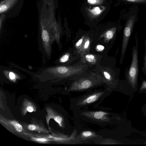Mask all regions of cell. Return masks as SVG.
<instances>
[{"label":"cell","instance_id":"obj_1","mask_svg":"<svg viewBox=\"0 0 146 146\" xmlns=\"http://www.w3.org/2000/svg\"><path fill=\"white\" fill-rule=\"evenodd\" d=\"M69 80L70 82L67 90L70 92L88 91L105 84L96 72L88 74L85 72Z\"/></svg>","mask_w":146,"mask_h":146},{"label":"cell","instance_id":"obj_2","mask_svg":"<svg viewBox=\"0 0 146 146\" xmlns=\"http://www.w3.org/2000/svg\"><path fill=\"white\" fill-rule=\"evenodd\" d=\"M107 88L103 90H90L84 94L71 100V108L72 110L79 111L82 109L85 110L89 106L99 104L108 96L110 92Z\"/></svg>","mask_w":146,"mask_h":146},{"label":"cell","instance_id":"obj_3","mask_svg":"<svg viewBox=\"0 0 146 146\" xmlns=\"http://www.w3.org/2000/svg\"><path fill=\"white\" fill-rule=\"evenodd\" d=\"M78 111L83 119L94 123L108 124L111 121L110 114L108 112L87 111V110Z\"/></svg>","mask_w":146,"mask_h":146},{"label":"cell","instance_id":"obj_4","mask_svg":"<svg viewBox=\"0 0 146 146\" xmlns=\"http://www.w3.org/2000/svg\"><path fill=\"white\" fill-rule=\"evenodd\" d=\"M136 38V45L133 50L132 62L127 74L128 79L133 84L136 83L138 72V42L137 38Z\"/></svg>","mask_w":146,"mask_h":146},{"label":"cell","instance_id":"obj_5","mask_svg":"<svg viewBox=\"0 0 146 146\" xmlns=\"http://www.w3.org/2000/svg\"><path fill=\"white\" fill-rule=\"evenodd\" d=\"M135 16H132L128 20L124 29L122 45L120 63L123 61L135 21Z\"/></svg>","mask_w":146,"mask_h":146},{"label":"cell","instance_id":"obj_6","mask_svg":"<svg viewBox=\"0 0 146 146\" xmlns=\"http://www.w3.org/2000/svg\"><path fill=\"white\" fill-rule=\"evenodd\" d=\"M76 138L79 143L83 141H87L99 137L96 133L90 130H85L81 132Z\"/></svg>","mask_w":146,"mask_h":146},{"label":"cell","instance_id":"obj_7","mask_svg":"<svg viewBox=\"0 0 146 146\" xmlns=\"http://www.w3.org/2000/svg\"><path fill=\"white\" fill-rule=\"evenodd\" d=\"M2 122L7 127H9V129L11 130L12 132L20 134L24 132V129L22 125L16 121L5 120Z\"/></svg>","mask_w":146,"mask_h":146},{"label":"cell","instance_id":"obj_8","mask_svg":"<svg viewBox=\"0 0 146 146\" xmlns=\"http://www.w3.org/2000/svg\"><path fill=\"white\" fill-rule=\"evenodd\" d=\"M19 0H4L1 1L0 14L6 13L11 9L16 4Z\"/></svg>","mask_w":146,"mask_h":146},{"label":"cell","instance_id":"obj_9","mask_svg":"<svg viewBox=\"0 0 146 146\" xmlns=\"http://www.w3.org/2000/svg\"><path fill=\"white\" fill-rule=\"evenodd\" d=\"M90 38L88 37L85 36L81 47L77 52L79 54L80 53L82 58V60L83 62V63L85 62L84 56L89 52L90 46Z\"/></svg>","mask_w":146,"mask_h":146},{"label":"cell","instance_id":"obj_10","mask_svg":"<svg viewBox=\"0 0 146 146\" xmlns=\"http://www.w3.org/2000/svg\"><path fill=\"white\" fill-rule=\"evenodd\" d=\"M106 8L104 6H96L92 9L87 8L89 15L91 17L96 18L100 15L105 10Z\"/></svg>","mask_w":146,"mask_h":146},{"label":"cell","instance_id":"obj_11","mask_svg":"<svg viewBox=\"0 0 146 146\" xmlns=\"http://www.w3.org/2000/svg\"><path fill=\"white\" fill-rule=\"evenodd\" d=\"M27 130L30 131H35L39 132L48 133L45 129L41 127L39 125L36 124H31L28 125L26 127Z\"/></svg>","mask_w":146,"mask_h":146},{"label":"cell","instance_id":"obj_12","mask_svg":"<svg viewBox=\"0 0 146 146\" xmlns=\"http://www.w3.org/2000/svg\"><path fill=\"white\" fill-rule=\"evenodd\" d=\"M86 61L92 64L96 63L99 60V57L98 56L92 54H86L84 56Z\"/></svg>","mask_w":146,"mask_h":146},{"label":"cell","instance_id":"obj_13","mask_svg":"<svg viewBox=\"0 0 146 146\" xmlns=\"http://www.w3.org/2000/svg\"><path fill=\"white\" fill-rule=\"evenodd\" d=\"M116 28H112L107 30L104 34V36L107 40H110L113 37L115 32Z\"/></svg>","mask_w":146,"mask_h":146},{"label":"cell","instance_id":"obj_14","mask_svg":"<svg viewBox=\"0 0 146 146\" xmlns=\"http://www.w3.org/2000/svg\"><path fill=\"white\" fill-rule=\"evenodd\" d=\"M24 111L26 112L28 111L29 112H32L35 110V106L32 103H27L26 104L25 106H24Z\"/></svg>","mask_w":146,"mask_h":146},{"label":"cell","instance_id":"obj_15","mask_svg":"<svg viewBox=\"0 0 146 146\" xmlns=\"http://www.w3.org/2000/svg\"><path fill=\"white\" fill-rule=\"evenodd\" d=\"M87 3L90 5H100L103 4L105 0H87Z\"/></svg>","mask_w":146,"mask_h":146},{"label":"cell","instance_id":"obj_16","mask_svg":"<svg viewBox=\"0 0 146 146\" xmlns=\"http://www.w3.org/2000/svg\"><path fill=\"white\" fill-rule=\"evenodd\" d=\"M85 36H83L75 44V47L77 52L80 49L83 43Z\"/></svg>","mask_w":146,"mask_h":146},{"label":"cell","instance_id":"obj_17","mask_svg":"<svg viewBox=\"0 0 146 146\" xmlns=\"http://www.w3.org/2000/svg\"><path fill=\"white\" fill-rule=\"evenodd\" d=\"M70 55V54L69 53L65 54L60 58V61L63 63L66 62L69 60Z\"/></svg>","mask_w":146,"mask_h":146},{"label":"cell","instance_id":"obj_18","mask_svg":"<svg viewBox=\"0 0 146 146\" xmlns=\"http://www.w3.org/2000/svg\"><path fill=\"white\" fill-rule=\"evenodd\" d=\"M5 15L4 14L1 15L0 17V30L1 27L2 23L5 19Z\"/></svg>","mask_w":146,"mask_h":146},{"label":"cell","instance_id":"obj_19","mask_svg":"<svg viewBox=\"0 0 146 146\" xmlns=\"http://www.w3.org/2000/svg\"><path fill=\"white\" fill-rule=\"evenodd\" d=\"M32 139L35 141L40 142H46L48 141V139L44 138H39L33 137Z\"/></svg>","mask_w":146,"mask_h":146},{"label":"cell","instance_id":"obj_20","mask_svg":"<svg viewBox=\"0 0 146 146\" xmlns=\"http://www.w3.org/2000/svg\"><path fill=\"white\" fill-rule=\"evenodd\" d=\"M127 1L137 2V3H143L146 1V0H123Z\"/></svg>","mask_w":146,"mask_h":146},{"label":"cell","instance_id":"obj_21","mask_svg":"<svg viewBox=\"0 0 146 146\" xmlns=\"http://www.w3.org/2000/svg\"><path fill=\"white\" fill-rule=\"evenodd\" d=\"M97 49L99 51H101L104 49V47L101 45H98L96 46Z\"/></svg>","mask_w":146,"mask_h":146},{"label":"cell","instance_id":"obj_22","mask_svg":"<svg viewBox=\"0 0 146 146\" xmlns=\"http://www.w3.org/2000/svg\"><path fill=\"white\" fill-rule=\"evenodd\" d=\"M9 76L10 79L13 80L15 78V76L14 74L12 72H10L9 74Z\"/></svg>","mask_w":146,"mask_h":146},{"label":"cell","instance_id":"obj_23","mask_svg":"<svg viewBox=\"0 0 146 146\" xmlns=\"http://www.w3.org/2000/svg\"><path fill=\"white\" fill-rule=\"evenodd\" d=\"M144 67L145 69L146 70V55L145 57V62H144Z\"/></svg>","mask_w":146,"mask_h":146},{"label":"cell","instance_id":"obj_24","mask_svg":"<svg viewBox=\"0 0 146 146\" xmlns=\"http://www.w3.org/2000/svg\"><path fill=\"white\" fill-rule=\"evenodd\" d=\"M145 86H146V83H145Z\"/></svg>","mask_w":146,"mask_h":146}]
</instances>
